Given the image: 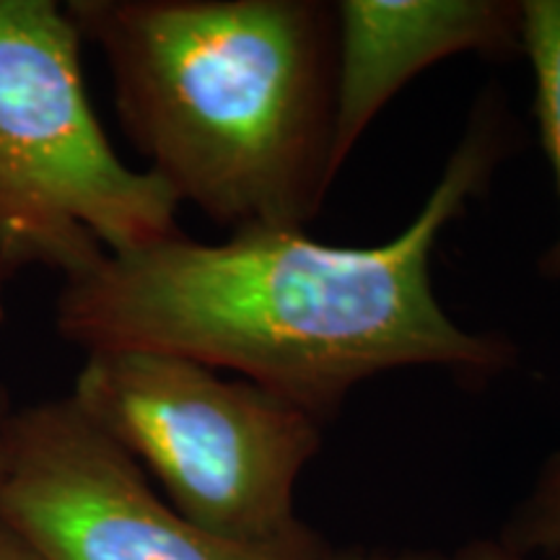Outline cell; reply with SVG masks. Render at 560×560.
<instances>
[{"mask_svg": "<svg viewBox=\"0 0 560 560\" xmlns=\"http://www.w3.org/2000/svg\"><path fill=\"white\" fill-rule=\"evenodd\" d=\"M506 115L480 102L416 219L389 242L338 247L289 229L179 234L104 255L62 278L55 330L83 353L177 355L272 392L322 425L371 376L446 369L486 382L516 359L465 330L433 291L431 257L506 153Z\"/></svg>", "mask_w": 560, "mask_h": 560, "instance_id": "1", "label": "cell"}, {"mask_svg": "<svg viewBox=\"0 0 560 560\" xmlns=\"http://www.w3.org/2000/svg\"><path fill=\"white\" fill-rule=\"evenodd\" d=\"M149 172L229 231H304L335 185V9L70 0Z\"/></svg>", "mask_w": 560, "mask_h": 560, "instance_id": "2", "label": "cell"}, {"mask_svg": "<svg viewBox=\"0 0 560 560\" xmlns=\"http://www.w3.org/2000/svg\"><path fill=\"white\" fill-rule=\"evenodd\" d=\"M66 3L0 0V299L21 270L62 278L179 234V202L109 143Z\"/></svg>", "mask_w": 560, "mask_h": 560, "instance_id": "3", "label": "cell"}, {"mask_svg": "<svg viewBox=\"0 0 560 560\" xmlns=\"http://www.w3.org/2000/svg\"><path fill=\"white\" fill-rule=\"evenodd\" d=\"M70 397L202 532L257 545L304 527L296 488L322 450V423L296 405L143 350L86 353Z\"/></svg>", "mask_w": 560, "mask_h": 560, "instance_id": "4", "label": "cell"}, {"mask_svg": "<svg viewBox=\"0 0 560 560\" xmlns=\"http://www.w3.org/2000/svg\"><path fill=\"white\" fill-rule=\"evenodd\" d=\"M0 520L42 560H332L319 532L231 542L187 522L70 395L0 410Z\"/></svg>", "mask_w": 560, "mask_h": 560, "instance_id": "5", "label": "cell"}, {"mask_svg": "<svg viewBox=\"0 0 560 560\" xmlns=\"http://www.w3.org/2000/svg\"><path fill=\"white\" fill-rule=\"evenodd\" d=\"M335 9L332 172L416 75L454 55L522 52V0H340Z\"/></svg>", "mask_w": 560, "mask_h": 560, "instance_id": "6", "label": "cell"}, {"mask_svg": "<svg viewBox=\"0 0 560 560\" xmlns=\"http://www.w3.org/2000/svg\"><path fill=\"white\" fill-rule=\"evenodd\" d=\"M522 55L535 75V115L560 202V0H522ZM540 268L560 278V234Z\"/></svg>", "mask_w": 560, "mask_h": 560, "instance_id": "7", "label": "cell"}, {"mask_svg": "<svg viewBox=\"0 0 560 560\" xmlns=\"http://www.w3.org/2000/svg\"><path fill=\"white\" fill-rule=\"evenodd\" d=\"M501 542L529 556V550H560V454L545 467L529 501L516 514Z\"/></svg>", "mask_w": 560, "mask_h": 560, "instance_id": "8", "label": "cell"}, {"mask_svg": "<svg viewBox=\"0 0 560 560\" xmlns=\"http://www.w3.org/2000/svg\"><path fill=\"white\" fill-rule=\"evenodd\" d=\"M446 560H529L524 552L509 548L501 540H475L459 548L454 556H446ZM548 560H560V550L550 552Z\"/></svg>", "mask_w": 560, "mask_h": 560, "instance_id": "9", "label": "cell"}, {"mask_svg": "<svg viewBox=\"0 0 560 560\" xmlns=\"http://www.w3.org/2000/svg\"><path fill=\"white\" fill-rule=\"evenodd\" d=\"M332 560H446L431 550H335Z\"/></svg>", "mask_w": 560, "mask_h": 560, "instance_id": "10", "label": "cell"}, {"mask_svg": "<svg viewBox=\"0 0 560 560\" xmlns=\"http://www.w3.org/2000/svg\"><path fill=\"white\" fill-rule=\"evenodd\" d=\"M0 560H42L11 524L0 520Z\"/></svg>", "mask_w": 560, "mask_h": 560, "instance_id": "11", "label": "cell"}, {"mask_svg": "<svg viewBox=\"0 0 560 560\" xmlns=\"http://www.w3.org/2000/svg\"><path fill=\"white\" fill-rule=\"evenodd\" d=\"M0 319H3V299H0Z\"/></svg>", "mask_w": 560, "mask_h": 560, "instance_id": "12", "label": "cell"}]
</instances>
